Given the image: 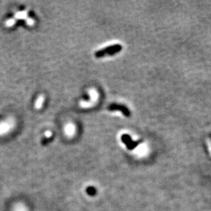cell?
Instances as JSON below:
<instances>
[{
	"instance_id": "6da1fadb",
	"label": "cell",
	"mask_w": 211,
	"mask_h": 211,
	"mask_svg": "<svg viewBox=\"0 0 211 211\" xmlns=\"http://www.w3.org/2000/svg\"><path fill=\"white\" fill-rule=\"evenodd\" d=\"M122 49V46L120 44H114V45L108 46V47L103 49L100 51L95 53V57L96 58H102V57L106 56V55H113L117 53H119Z\"/></svg>"
},
{
	"instance_id": "7a4b0ae2",
	"label": "cell",
	"mask_w": 211,
	"mask_h": 211,
	"mask_svg": "<svg viewBox=\"0 0 211 211\" xmlns=\"http://www.w3.org/2000/svg\"><path fill=\"white\" fill-rule=\"evenodd\" d=\"M89 94H90L91 101H82L80 102V106L82 107H89L92 106L93 105L95 104V103L97 101L98 98V94H97V91L94 90V89H91L89 90Z\"/></svg>"
},
{
	"instance_id": "3957f363",
	"label": "cell",
	"mask_w": 211,
	"mask_h": 211,
	"mask_svg": "<svg viewBox=\"0 0 211 211\" xmlns=\"http://www.w3.org/2000/svg\"><path fill=\"white\" fill-rule=\"evenodd\" d=\"M121 141H123V143L126 145L127 149L129 150L134 149L138 144H139V143H138L137 141H132V139H131L130 136L129 135H127V134H123V135H122V136H121Z\"/></svg>"
},
{
	"instance_id": "277c9868",
	"label": "cell",
	"mask_w": 211,
	"mask_h": 211,
	"mask_svg": "<svg viewBox=\"0 0 211 211\" xmlns=\"http://www.w3.org/2000/svg\"><path fill=\"white\" fill-rule=\"evenodd\" d=\"M109 111H121L125 117H129L130 115V112L128 110L127 107H125L124 105H118V104H112L108 107Z\"/></svg>"
},
{
	"instance_id": "5b68a950",
	"label": "cell",
	"mask_w": 211,
	"mask_h": 211,
	"mask_svg": "<svg viewBox=\"0 0 211 211\" xmlns=\"http://www.w3.org/2000/svg\"><path fill=\"white\" fill-rule=\"evenodd\" d=\"M11 123L9 122H6L0 123V134H3L6 133L9 131L11 127Z\"/></svg>"
},
{
	"instance_id": "8992f818",
	"label": "cell",
	"mask_w": 211,
	"mask_h": 211,
	"mask_svg": "<svg viewBox=\"0 0 211 211\" xmlns=\"http://www.w3.org/2000/svg\"><path fill=\"white\" fill-rule=\"evenodd\" d=\"M65 131H66V133L69 135H74V133L75 132L74 125L72 124H69L67 125V127L65 128Z\"/></svg>"
},
{
	"instance_id": "52a82bcc",
	"label": "cell",
	"mask_w": 211,
	"mask_h": 211,
	"mask_svg": "<svg viewBox=\"0 0 211 211\" xmlns=\"http://www.w3.org/2000/svg\"><path fill=\"white\" fill-rule=\"evenodd\" d=\"M43 101H44V97L43 96H38V98L37 101H36V108L40 109V107H42V103H43Z\"/></svg>"
},
{
	"instance_id": "ba28073f",
	"label": "cell",
	"mask_w": 211,
	"mask_h": 211,
	"mask_svg": "<svg viewBox=\"0 0 211 211\" xmlns=\"http://www.w3.org/2000/svg\"><path fill=\"white\" fill-rule=\"evenodd\" d=\"M26 17H27V12L25 11L19 12L15 15V17L17 19H25Z\"/></svg>"
},
{
	"instance_id": "9c48e42d",
	"label": "cell",
	"mask_w": 211,
	"mask_h": 211,
	"mask_svg": "<svg viewBox=\"0 0 211 211\" xmlns=\"http://www.w3.org/2000/svg\"><path fill=\"white\" fill-rule=\"evenodd\" d=\"M15 21L14 19H10L8 20V21H6V25L8 27H11V26L13 25L14 24H15Z\"/></svg>"
},
{
	"instance_id": "30bf717a",
	"label": "cell",
	"mask_w": 211,
	"mask_h": 211,
	"mask_svg": "<svg viewBox=\"0 0 211 211\" xmlns=\"http://www.w3.org/2000/svg\"><path fill=\"white\" fill-rule=\"evenodd\" d=\"M95 189L93 187H89L88 189H87V192H88L89 194L90 195H94L95 193Z\"/></svg>"
},
{
	"instance_id": "8fae6325",
	"label": "cell",
	"mask_w": 211,
	"mask_h": 211,
	"mask_svg": "<svg viewBox=\"0 0 211 211\" xmlns=\"http://www.w3.org/2000/svg\"><path fill=\"white\" fill-rule=\"evenodd\" d=\"M26 22H27V24L28 25H32L34 23V20H32V19H30V18H29V19H27V21H26Z\"/></svg>"
},
{
	"instance_id": "7c38bea8",
	"label": "cell",
	"mask_w": 211,
	"mask_h": 211,
	"mask_svg": "<svg viewBox=\"0 0 211 211\" xmlns=\"http://www.w3.org/2000/svg\"><path fill=\"white\" fill-rule=\"evenodd\" d=\"M45 135H46V137H51V135H52V133H51L50 131H47L45 133Z\"/></svg>"
}]
</instances>
